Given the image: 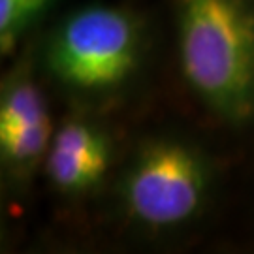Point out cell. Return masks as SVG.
Listing matches in <instances>:
<instances>
[{
    "label": "cell",
    "mask_w": 254,
    "mask_h": 254,
    "mask_svg": "<svg viewBox=\"0 0 254 254\" xmlns=\"http://www.w3.org/2000/svg\"><path fill=\"white\" fill-rule=\"evenodd\" d=\"M209 190V168L198 149L158 137L139 147L121 185L127 213L141 226L164 230L189 222Z\"/></svg>",
    "instance_id": "3957f363"
},
{
    "label": "cell",
    "mask_w": 254,
    "mask_h": 254,
    "mask_svg": "<svg viewBox=\"0 0 254 254\" xmlns=\"http://www.w3.org/2000/svg\"><path fill=\"white\" fill-rule=\"evenodd\" d=\"M185 81L209 109L237 123L254 113V8L249 0H177Z\"/></svg>",
    "instance_id": "6da1fadb"
},
{
    "label": "cell",
    "mask_w": 254,
    "mask_h": 254,
    "mask_svg": "<svg viewBox=\"0 0 254 254\" xmlns=\"http://www.w3.org/2000/svg\"><path fill=\"white\" fill-rule=\"evenodd\" d=\"M51 0H0V49L8 55L19 38L49 8Z\"/></svg>",
    "instance_id": "8992f818"
},
{
    "label": "cell",
    "mask_w": 254,
    "mask_h": 254,
    "mask_svg": "<svg viewBox=\"0 0 254 254\" xmlns=\"http://www.w3.org/2000/svg\"><path fill=\"white\" fill-rule=\"evenodd\" d=\"M111 164L106 132L85 119H68L55 130L44 168L57 190L77 196L96 189Z\"/></svg>",
    "instance_id": "5b68a950"
},
{
    "label": "cell",
    "mask_w": 254,
    "mask_h": 254,
    "mask_svg": "<svg viewBox=\"0 0 254 254\" xmlns=\"http://www.w3.org/2000/svg\"><path fill=\"white\" fill-rule=\"evenodd\" d=\"M55 128L40 85L28 68L4 79L0 92V156L4 170L19 181L46 160Z\"/></svg>",
    "instance_id": "277c9868"
},
{
    "label": "cell",
    "mask_w": 254,
    "mask_h": 254,
    "mask_svg": "<svg viewBox=\"0 0 254 254\" xmlns=\"http://www.w3.org/2000/svg\"><path fill=\"white\" fill-rule=\"evenodd\" d=\"M139 42L132 13L96 4L64 19L47 44L46 63L55 77L72 89L108 91L136 70Z\"/></svg>",
    "instance_id": "7a4b0ae2"
}]
</instances>
